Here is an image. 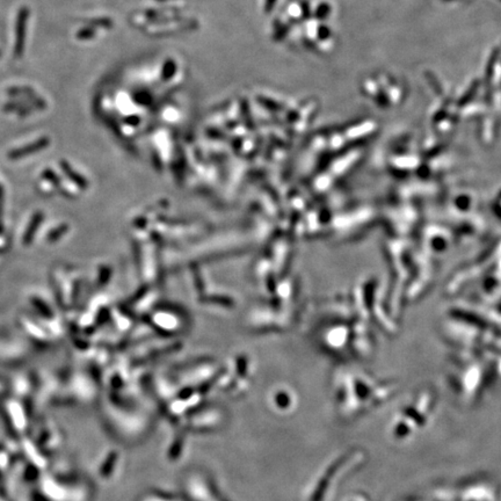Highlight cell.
Segmentation results:
<instances>
[{
  "label": "cell",
  "mask_w": 501,
  "mask_h": 501,
  "mask_svg": "<svg viewBox=\"0 0 501 501\" xmlns=\"http://www.w3.org/2000/svg\"><path fill=\"white\" fill-rule=\"evenodd\" d=\"M351 501H364V500L360 498V499H354V500H351Z\"/></svg>",
  "instance_id": "cell-1"
}]
</instances>
